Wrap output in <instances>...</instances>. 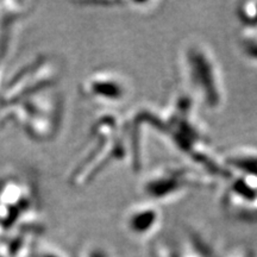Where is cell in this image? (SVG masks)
<instances>
[{
	"label": "cell",
	"mask_w": 257,
	"mask_h": 257,
	"mask_svg": "<svg viewBox=\"0 0 257 257\" xmlns=\"http://www.w3.org/2000/svg\"><path fill=\"white\" fill-rule=\"evenodd\" d=\"M185 72L193 92L201 98L208 108H217L221 104L223 92L219 72L210 53L201 44H191L185 51Z\"/></svg>",
	"instance_id": "cell-1"
},
{
	"label": "cell",
	"mask_w": 257,
	"mask_h": 257,
	"mask_svg": "<svg viewBox=\"0 0 257 257\" xmlns=\"http://www.w3.org/2000/svg\"><path fill=\"white\" fill-rule=\"evenodd\" d=\"M197 185V178L188 169L163 167L146 180L143 191L150 201H169Z\"/></svg>",
	"instance_id": "cell-2"
},
{
	"label": "cell",
	"mask_w": 257,
	"mask_h": 257,
	"mask_svg": "<svg viewBox=\"0 0 257 257\" xmlns=\"http://www.w3.org/2000/svg\"><path fill=\"white\" fill-rule=\"evenodd\" d=\"M92 86H89V93L92 98L105 99L111 101H121L126 96V88H125L123 81L120 79L114 78L113 75L102 74L96 75L94 79L91 80Z\"/></svg>",
	"instance_id": "cell-3"
},
{
	"label": "cell",
	"mask_w": 257,
	"mask_h": 257,
	"mask_svg": "<svg viewBox=\"0 0 257 257\" xmlns=\"http://www.w3.org/2000/svg\"><path fill=\"white\" fill-rule=\"evenodd\" d=\"M160 212L152 204L140 205L133 208L127 216V226L131 232L146 234L152 232L159 223Z\"/></svg>",
	"instance_id": "cell-4"
}]
</instances>
